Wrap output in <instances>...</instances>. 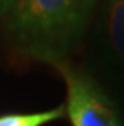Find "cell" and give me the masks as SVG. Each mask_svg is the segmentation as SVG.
Wrapping results in <instances>:
<instances>
[{"mask_svg":"<svg viewBox=\"0 0 124 126\" xmlns=\"http://www.w3.org/2000/svg\"><path fill=\"white\" fill-rule=\"evenodd\" d=\"M98 0H16L3 19L18 52L50 66L66 63L85 34Z\"/></svg>","mask_w":124,"mask_h":126,"instance_id":"obj_1","label":"cell"},{"mask_svg":"<svg viewBox=\"0 0 124 126\" xmlns=\"http://www.w3.org/2000/svg\"><path fill=\"white\" fill-rule=\"evenodd\" d=\"M53 68L66 84V115L71 126H123L113 102L97 82L69 63H56Z\"/></svg>","mask_w":124,"mask_h":126,"instance_id":"obj_2","label":"cell"},{"mask_svg":"<svg viewBox=\"0 0 124 126\" xmlns=\"http://www.w3.org/2000/svg\"><path fill=\"white\" fill-rule=\"evenodd\" d=\"M100 23L108 52L124 66V0H103Z\"/></svg>","mask_w":124,"mask_h":126,"instance_id":"obj_3","label":"cell"},{"mask_svg":"<svg viewBox=\"0 0 124 126\" xmlns=\"http://www.w3.org/2000/svg\"><path fill=\"white\" fill-rule=\"evenodd\" d=\"M66 116V105H58L50 110L31 113H3L0 115V126H45Z\"/></svg>","mask_w":124,"mask_h":126,"instance_id":"obj_4","label":"cell"},{"mask_svg":"<svg viewBox=\"0 0 124 126\" xmlns=\"http://www.w3.org/2000/svg\"><path fill=\"white\" fill-rule=\"evenodd\" d=\"M16 0H0V19L3 21L7 15L11 11V8L15 7Z\"/></svg>","mask_w":124,"mask_h":126,"instance_id":"obj_5","label":"cell"}]
</instances>
